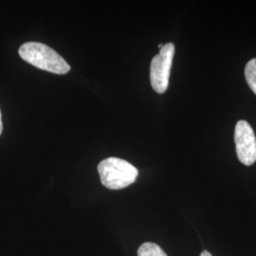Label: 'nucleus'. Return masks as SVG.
Segmentation results:
<instances>
[{
	"instance_id": "20e7f679",
	"label": "nucleus",
	"mask_w": 256,
	"mask_h": 256,
	"mask_svg": "<svg viewBox=\"0 0 256 256\" xmlns=\"http://www.w3.org/2000/svg\"><path fill=\"white\" fill-rule=\"evenodd\" d=\"M234 140L238 160L246 166L256 162V138L254 129L246 120L238 122L236 126Z\"/></svg>"
},
{
	"instance_id": "f257e3e1",
	"label": "nucleus",
	"mask_w": 256,
	"mask_h": 256,
	"mask_svg": "<svg viewBox=\"0 0 256 256\" xmlns=\"http://www.w3.org/2000/svg\"><path fill=\"white\" fill-rule=\"evenodd\" d=\"M19 55L28 64L50 74H68L70 66L54 50L41 43L28 42L20 46Z\"/></svg>"
},
{
	"instance_id": "6e6552de",
	"label": "nucleus",
	"mask_w": 256,
	"mask_h": 256,
	"mask_svg": "<svg viewBox=\"0 0 256 256\" xmlns=\"http://www.w3.org/2000/svg\"><path fill=\"white\" fill-rule=\"evenodd\" d=\"M212 256V254H210V252H206V250H205V252H202V256Z\"/></svg>"
},
{
	"instance_id": "7ed1b4c3",
	"label": "nucleus",
	"mask_w": 256,
	"mask_h": 256,
	"mask_svg": "<svg viewBox=\"0 0 256 256\" xmlns=\"http://www.w3.org/2000/svg\"><path fill=\"white\" fill-rule=\"evenodd\" d=\"M176 48L173 43H168L152 60L150 79L153 90L158 94H164L169 86L171 68Z\"/></svg>"
},
{
	"instance_id": "39448f33",
	"label": "nucleus",
	"mask_w": 256,
	"mask_h": 256,
	"mask_svg": "<svg viewBox=\"0 0 256 256\" xmlns=\"http://www.w3.org/2000/svg\"><path fill=\"white\" fill-rule=\"evenodd\" d=\"M138 256H167L164 250L154 243H144L138 250Z\"/></svg>"
},
{
	"instance_id": "f03ea898",
	"label": "nucleus",
	"mask_w": 256,
	"mask_h": 256,
	"mask_svg": "<svg viewBox=\"0 0 256 256\" xmlns=\"http://www.w3.org/2000/svg\"><path fill=\"white\" fill-rule=\"evenodd\" d=\"M102 185L110 190L124 189L136 182L138 171L135 166L118 158H110L98 166Z\"/></svg>"
},
{
	"instance_id": "423d86ee",
	"label": "nucleus",
	"mask_w": 256,
	"mask_h": 256,
	"mask_svg": "<svg viewBox=\"0 0 256 256\" xmlns=\"http://www.w3.org/2000/svg\"><path fill=\"white\" fill-rule=\"evenodd\" d=\"M245 76L248 86L256 95V58L248 63L245 70Z\"/></svg>"
},
{
	"instance_id": "0eeeda50",
	"label": "nucleus",
	"mask_w": 256,
	"mask_h": 256,
	"mask_svg": "<svg viewBox=\"0 0 256 256\" xmlns=\"http://www.w3.org/2000/svg\"><path fill=\"white\" fill-rule=\"evenodd\" d=\"M2 131H3V124H2V115L0 111V135L2 134Z\"/></svg>"
}]
</instances>
